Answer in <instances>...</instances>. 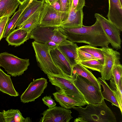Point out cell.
I'll use <instances>...</instances> for the list:
<instances>
[{
  "instance_id": "cell-7",
  "label": "cell",
  "mask_w": 122,
  "mask_h": 122,
  "mask_svg": "<svg viewBox=\"0 0 122 122\" xmlns=\"http://www.w3.org/2000/svg\"><path fill=\"white\" fill-rule=\"evenodd\" d=\"M74 83L87 103L96 104L104 100L102 91L98 90L88 80L76 74L72 76Z\"/></svg>"
},
{
  "instance_id": "cell-32",
  "label": "cell",
  "mask_w": 122,
  "mask_h": 122,
  "mask_svg": "<svg viewBox=\"0 0 122 122\" xmlns=\"http://www.w3.org/2000/svg\"><path fill=\"white\" fill-rule=\"evenodd\" d=\"M10 17L7 16L0 19V41L3 37L6 25Z\"/></svg>"
},
{
  "instance_id": "cell-1",
  "label": "cell",
  "mask_w": 122,
  "mask_h": 122,
  "mask_svg": "<svg viewBox=\"0 0 122 122\" xmlns=\"http://www.w3.org/2000/svg\"><path fill=\"white\" fill-rule=\"evenodd\" d=\"M60 32L67 39L74 42L83 43L94 47H108L110 43L99 22L90 26L83 25L76 28L59 27Z\"/></svg>"
},
{
  "instance_id": "cell-38",
  "label": "cell",
  "mask_w": 122,
  "mask_h": 122,
  "mask_svg": "<svg viewBox=\"0 0 122 122\" xmlns=\"http://www.w3.org/2000/svg\"><path fill=\"white\" fill-rule=\"evenodd\" d=\"M45 3L51 5L53 3L58 0H44Z\"/></svg>"
},
{
  "instance_id": "cell-14",
  "label": "cell",
  "mask_w": 122,
  "mask_h": 122,
  "mask_svg": "<svg viewBox=\"0 0 122 122\" xmlns=\"http://www.w3.org/2000/svg\"><path fill=\"white\" fill-rule=\"evenodd\" d=\"M50 53L56 66L68 77L73 80L72 76V67L58 48L50 50Z\"/></svg>"
},
{
  "instance_id": "cell-12",
  "label": "cell",
  "mask_w": 122,
  "mask_h": 122,
  "mask_svg": "<svg viewBox=\"0 0 122 122\" xmlns=\"http://www.w3.org/2000/svg\"><path fill=\"white\" fill-rule=\"evenodd\" d=\"M70 110L60 107L49 108L41 114L40 122H69L73 118Z\"/></svg>"
},
{
  "instance_id": "cell-26",
  "label": "cell",
  "mask_w": 122,
  "mask_h": 122,
  "mask_svg": "<svg viewBox=\"0 0 122 122\" xmlns=\"http://www.w3.org/2000/svg\"><path fill=\"white\" fill-rule=\"evenodd\" d=\"M2 112L5 122H26V118L19 110H4Z\"/></svg>"
},
{
  "instance_id": "cell-40",
  "label": "cell",
  "mask_w": 122,
  "mask_h": 122,
  "mask_svg": "<svg viewBox=\"0 0 122 122\" xmlns=\"http://www.w3.org/2000/svg\"><path fill=\"white\" fill-rule=\"evenodd\" d=\"M20 3V4L22 5L27 0H18Z\"/></svg>"
},
{
  "instance_id": "cell-15",
  "label": "cell",
  "mask_w": 122,
  "mask_h": 122,
  "mask_svg": "<svg viewBox=\"0 0 122 122\" xmlns=\"http://www.w3.org/2000/svg\"><path fill=\"white\" fill-rule=\"evenodd\" d=\"M67 19L61 24V27L70 28L81 27L83 25L84 14L83 9L78 11L75 10L71 3Z\"/></svg>"
},
{
  "instance_id": "cell-37",
  "label": "cell",
  "mask_w": 122,
  "mask_h": 122,
  "mask_svg": "<svg viewBox=\"0 0 122 122\" xmlns=\"http://www.w3.org/2000/svg\"><path fill=\"white\" fill-rule=\"evenodd\" d=\"M45 44L48 46L50 51L56 48L59 45L58 44L52 41L48 42Z\"/></svg>"
},
{
  "instance_id": "cell-2",
  "label": "cell",
  "mask_w": 122,
  "mask_h": 122,
  "mask_svg": "<svg viewBox=\"0 0 122 122\" xmlns=\"http://www.w3.org/2000/svg\"><path fill=\"white\" fill-rule=\"evenodd\" d=\"M79 115L74 122H116L115 115L104 99L99 104L88 103L85 108L74 107Z\"/></svg>"
},
{
  "instance_id": "cell-25",
  "label": "cell",
  "mask_w": 122,
  "mask_h": 122,
  "mask_svg": "<svg viewBox=\"0 0 122 122\" xmlns=\"http://www.w3.org/2000/svg\"><path fill=\"white\" fill-rule=\"evenodd\" d=\"M41 12H38L33 14L17 28L23 29L30 33L40 25Z\"/></svg>"
},
{
  "instance_id": "cell-33",
  "label": "cell",
  "mask_w": 122,
  "mask_h": 122,
  "mask_svg": "<svg viewBox=\"0 0 122 122\" xmlns=\"http://www.w3.org/2000/svg\"><path fill=\"white\" fill-rule=\"evenodd\" d=\"M85 0H70L73 7L76 11L82 9L85 6Z\"/></svg>"
},
{
  "instance_id": "cell-42",
  "label": "cell",
  "mask_w": 122,
  "mask_h": 122,
  "mask_svg": "<svg viewBox=\"0 0 122 122\" xmlns=\"http://www.w3.org/2000/svg\"><path fill=\"white\" fill-rule=\"evenodd\" d=\"M1 0H0V1Z\"/></svg>"
},
{
  "instance_id": "cell-22",
  "label": "cell",
  "mask_w": 122,
  "mask_h": 122,
  "mask_svg": "<svg viewBox=\"0 0 122 122\" xmlns=\"http://www.w3.org/2000/svg\"><path fill=\"white\" fill-rule=\"evenodd\" d=\"M20 4L18 0H1L0 1V19L7 16L10 17L15 13Z\"/></svg>"
},
{
  "instance_id": "cell-41",
  "label": "cell",
  "mask_w": 122,
  "mask_h": 122,
  "mask_svg": "<svg viewBox=\"0 0 122 122\" xmlns=\"http://www.w3.org/2000/svg\"><path fill=\"white\" fill-rule=\"evenodd\" d=\"M120 3L122 5V0H119Z\"/></svg>"
},
{
  "instance_id": "cell-31",
  "label": "cell",
  "mask_w": 122,
  "mask_h": 122,
  "mask_svg": "<svg viewBox=\"0 0 122 122\" xmlns=\"http://www.w3.org/2000/svg\"><path fill=\"white\" fill-rule=\"evenodd\" d=\"M77 54V63L80 61L91 59L98 60L90 54L78 49L76 50Z\"/></svg>"
},
{
  "instance_id": "cell-30",
  "label": "cell",
  "mask_w": 122,
  "mask_h": 122,
  "mask_svg": "<svg viewBox=\"0 0 122 122\" xmlns=\"http://www.w3.org/2000/svg\"><path fill=\"white\" fill-rule=\"evenodd\" d=\"M122 77V66L120 63L115 65L112 70L111 78L114 81L115 83L118 85L121 78Z\"/></svg>"
},
{
  "instance_id": "cell-21",
  "label": "cell",
  "mask_w": 122,
  "mask_h": 122,
  "mask_svg": "<svg viewBox=\"0 0 122 122\" xmlns=\"http://www.w3.org/2000/svg\"><path fill=\"white\" fill-rule=\"evenodd\" d=\"M0 91L12 96L19 95L14 86L10 76L5 73L0 68Z\"/></svg>"
},
{
  "instance_id": "cell-3",
  "label": "cell",
  "mask_w": 122,
  "mask_h": 122,
  "mask_svg": "<svg viewBox=\"0 0 122 122\" xmlns=\"http://www.w3.org/2000/svg\"><path fill=\"white\" fill-rule=\"evenodd\" d=\"M32 45L38 66L45 74L69 78L55 64L50 55L49 48L46 45L34 41L32 43Z\"/></svg>"
},
{
  "instance_id": "cell-10",
  "label": "cell",
  "mask_w": 122,
  "mask_h": 122,
  "mask_svg": "<svg viewBox=\"0 0 122 122\" xmlns=\"http://www.w3.org/2000/svg\"><path fill=\"white\" fill-rule=\"evenodd\" d=\"M104 57L101 78L104 80H109L112 76V70L114 66L121 63L120 54L119 52L108 47L100 48Z\"/></svg>"
},
{
  "instance_id": "cell-34",
  "label": "cell",
  "mask_w": 122,
  "mask_h": 122,
  "mask_svg": "<svg viewBox=\"0 0 122 122\" xmlns=\"http://www.w3.org/2000/svg\"><path fill=\"white\" fill-rule=\"evenodd\" d=\"M44 103L48 106L49 108H51L56 106V103L51 96H46L42 98Z\"/></svg>"
},
{
  "instance_id": "cell-18",
  "label": "cell",
  "mask_w": 122,
  "mask_h": 122,
  "mask_svg": "<svg viewBox=\"0 0 122 122\" xmlns=\"http://www.w3.org/2000/svg\"><path fill=\"white\" fill-rule=\"evenodd\" d=\"M30 33L26 30L17 28L10 32L5 39L8 45L18 46L29 39Z\"/></svg>"
},
{
  "instance_id": "cell-11",
  "label": "cell",
  "mask_w": 122,
  "mask_h": 122,
  "mask_svg": "<svg viewBox=\"0 0 122 122\" xmlns=\"http://www.w3.org/2000/svg\"><path fill=\"white\" fill-rule=\"evenodd\" d=\"M47 83V80L44 78L33 81L21 96V102L25 103L35 101L44 92Z\"/></svg>"
},
{
  "instance_id": "cell-27",
  "label": "cell",
  "mask_w": 122,
  "mask_h": 122,
  "mask_svg": "<svg viewBox=\"0 0 122 122\" xmlns=\"http://www.w3.org/2000/svg\"><path fill=\"white\" fill-rule=\"evenodd\" d=\"M78 49L90 54L103 63V55L100 48L86 45L78 47Z\"/></svg>"
},
{
  "instance_id": "cell-8",
  "label": "cell",
  "mask_w": 122,
  "mask_h": 122,
  "mask_svg": "<svg viewBox=\"0 0 122 122\" xmlns=\"http://www.w3.org/2000/svg\"><path fill=\"white\" fill-rule=\"evenodd\" d=\"M68 13L67 12L56 10L45 2L41 12L40 25L60 27L67 19Z\"/></svg>"
},
{
  "instance_id": "cell-24",
  "label": "cell",
  "mask_w": 122,
  "mask_h": 122,
  "mask_svg": "<svg viewBox=\"0 0 122 122\" xmlns=\"http://www.w3.org/2000/svg\"><path fill=\"white\" fill-rule=\"evenodd\" d=\"M97 79L103 89V91L102 92L103 99L110 102L112 105L120 108L119 104L115 93L110 88L105 80L100 77H98Z\"/></svg>"
},
{
  "instance_id": "cell-5",
  "label": "cell",
  "mask_w": 122,
  "mask_h": 122,
  "mask_svg": "<svg viewBox=\"0 0 122 122\" xmlns=\"http://www.w3.org/2000/svg\"><path fill=\"white\" fill-rule=\"evenodd\" d=\"M51 84L57 92L80 102H86L84 97L75 85L73 80L64 77L47 74Z\"/></svg>"
},
{
  "instance_id": "cell-16",
  "label": "cell",
  "mask_w": 122,
  "mask_h": 122,
  "mask_svg": "<svg viewBox=\"0 0 122 122\" xmlns=\"http://www.w3.org/2000/svg\"><path fill=\"white\" fill-rule=\"evenodd\" d=\"M78 47L76 43L67 39L57 47L72 67L77 63L76 50Z\"/></svg>"
},
{
  "instance_id": "cell-35",
  "label": "cell",
  "mask_w": 122,
  "mask_h": 122,
  "mask_svg": "<svg viewBox=\"0 0 122 122\" xmlns=\"http://www.w3.org/2000/svg\"><path fill=\"white\" fill-rule=\"evenodd\" d=\"M61 11L69 13L70 4V0H60Z\"/></svg>"
},
{
  "instance_id": "cell-28",
  "label": "cell",
  "mask_w": 122,
  "mask_h": 122,
  "mask_svg": "<svg viewBox=\"0 0 122 122\" xmlns=\"http://www.w3.org/2000/svg\"><path fill=\"white\" fill-rule=\"evenodd\" d=\"M110 80L109 86L111 89L115 93L118 101L120 106L121 113L122 112V77L120 79L119 84L117 85L114 80L112 78Z\"/></svg>"
},
{
  "instance_id": "cell-39",
  "label": "cell",
  "mask_w": 122,
  "mask_h": 122,
  "mask_svg": "<svg viewBox=\"0 0 122 122\" xmlns=\"http://www.w3.org/2000/svg\"><path fill=\"white\" fill-rule=\"evenodd\" d=\"M0 122H5L2 112H0Z\"/></svg>"
},
{
  "instance_id": "cell-23",
  "label": "cell",
  "mask_w": 122,
  "mask_h": 122,
  "mask_svg": "<svg viewBox=\"0 0 122 122\" xmlns=\"http://www.w3.org/2000/svg\"><path fill=\"white\" fill-rule=\"evenodd\" d=\"M30 1V0H27L22 5L20 4L18 10L9 20L5 30L4 37H6L10 32L15 29L20 15L29 3Z\"/></svg>"
},
{
  "instance_id": "cell-9",
  "label": "cell",
  "mask_w": 122,
  "mask_h": 122,
  "mask_svg": "<svg viewBox=\"0 0 122 122\" xmlns=\"http://www.w3.org/2000/svg\"><path fill=\"white\" fill-rule=\"evenodd\" d=\"M94 16L100 23L109 43L113 48L116 50L120 49L122 41L120 30L102 15L95 13Z\"/></svg>"
},
{
  "instance_id": "cell-6",
  "label": "cell",
  "mask_w": 122,
  "mask_h": 122,
  "mask_svg": "<svg viewBox=\"0 0 122 122\" xmlns=\"http://www.w3.org/2000/svg\"><path fill=\"white\" fill-rule=\"evenodd\" d=\"M30 64L29 59L20 58L7 52L0 53V66L12 76L22 75Z\"/></svg>"
},
{
  "instance_id": "cell-13",
  "label": "cell",
  "mask_w": 122,
  "mask_h": 122,
  "mask_svg": "<svg viewBox=\"0 0 122 122\" xmlns=\"http://www.w3.org/2000/svg\"><path fill=\"white\" fill-rule=\"evenodd\" d=\"M109 10L107 17L121 31H122V5L119 0H108Z\"/></svg>"
},
{
  "instance_id": "cell-29",
  "label": "cell",
  "mask_w": 122,
  "mask_h": 122,
  "mask_svg": "<svg viewBox=\"0 0 122 122\" xmlns=\"http://www.w3.org/2000/svg\"><path fill=\"white\" fill-rule=\"evenodd\" d=\"M86 68L100 73L103 67V63L98 60L91 59L80 61L78 63Z\"/></svg>"
},
{
  "instance_id": "cell-36",
  "label": "cell",
  "mask_w": 122,
  "mask_h": 122,
  "mask_svg": "<svg viewBox=\"0 0 122 122\" xmlns=\"http://www.w3.org/2000/svg\"><path fill=\"white\" fill-rule=\"evenodd\" d=\"M55 9L61 11V5L60 0H58L51 5Z\"/></svg>"
},
{
  "instance_id": "cell-20",
  "label": "cell",
  "mask_w": 122,
  "mask_h": 122,
  "mask_svg": "<svg viewBox=\"0 0 122 122\" xmlns=\"http://www.w3.org/2000/svg\"><path fill=\"white\" fill-rule=\"evenodd\" d=\"M54 98L61 106L67 109L74 107H82L87 104L86 102H80L57 92L53 93Z\"/></svg>"
},
{
  "instance_id": "cell-19",
  "label": "cell",
  "mask_w": 122,
  "mask_h": 122,
  "mask_svg": "<svg viewBox=\"0 0 122 122\" xmlns=\"http://www.w3.org/2000/svg\"><path fill=\"white\" fill-rule=\"evenodd\" d=\"M76 74L90 81L98 90L102 91L101 85L92 72L80 64L77 63L72 66V76Z\"/></svg>"
},
{
  "instance_id": "cell-4",
  "label": "cell",
  "mask_w": 122,
  "mask_h": 122,
  "mask_svg": "<svg viewBox=\"0 0 122 122\" xmlns=\"http://www.w3.org/2000/svg\"><path fill=\"white\" fill-rule=\"evenodd\" d=\"M59 27L40 25L31 31L29 38L45 44L52 41L59 45L67 40V37L60 32Z\"/></svg>"
},
{
  "instance_id": "cell-17",
  "label": "cell",
  "mask_w": 122,
  "mask_h": 122,
  "mask_svg": "<svg viewBox=\"0 0 122 122\" xmlns=\"http://www.w3.org/2000/svg\"><path fill=\"white\" fill-rule=\"evenodd\" d=\"M45 3L44 0H33L29 4L20 15L17 23L16 27L21 25L35 13L41 11Z\"/></svg>"
}]
</instances>
